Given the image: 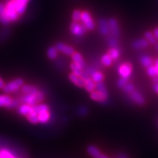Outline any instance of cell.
<instances>
[{"instance_id":"cell-1","label":"cell","mask_w":158,"mask_h":158,"mask_svg":"<svg viewBox=\"0 0 158 158\" xmlns=\"http://www.w3.org/2000/svg\"><path fill=\"white\" fill-rule=\"evenodd\" d=\"M33 108L37 114L39 123L45 124L51 118V113L48 106L45 104H37L33 106Z\"/></svg>"},{"instance_id":"cell-2","label":"cell","mask_w":158,"mask_h":158,"mask_svg":"<svg viewBox=\"0 0 158 158\" xmlns=\"http://www.w3.org/2000/svg\"><path fill=\"white\" fill-rule=\"evenodd\" d=\"M45 95L44 92L43 91L40 90L35 94H24L21 98V100L24 104L29 105L31 106H34L43 101V100L45 99Z\"/></svg>"},{"instance_id":"cell-3","label":"cell","mask_w":158,"mask_h":158,"mask_svg":"<svg viewBox=\"0 0 158 158\" xmlns=\"http://www.w3.org/2000/svg\"><path fill=\"white\" fill-rule=\"evenodd\" d=\"M28 1L29 0H10L5 5V7L17 12L19 15H21L24 13Z\"/></svg>"},{"instance_id":"cell-4","label":"cell","mask_w":158,"mask_h":158,"mask_svg":"<svg viewBox=\"0 0 158 158\" xmlns=\"http://www.w3.org/2000/svg\"><path fill=\"white\" fill-rule=\"evenodd\" d=\"M23 85V80L22 78H15L7 84H5L3 88V91L7 94L13 93L22 87Z\"/></svg>"},{"instance_id":"cell-5","label":"cell","mask_w":158,"mask_h":158,"mask_svg":"<svg viewBox=\"0 0 158 158\" xmlns=\"http://www.w3.org/2000/svg\"><path fill=\"white\" fill-rule=\"evenodd\" d=\"M133 64L130 62H125L122 63L118 67V73L121 78L129 79L130 77L131 76L132 73H133Z\"/></svg>"},{"instance_id":"cell-6","label":"cell","mask_w":158,"mask_h":158,"mask_svg":"<svg viewBox=\"0 0 158 158\" xmlns=\"http://www.w3.org/2000/svg\"><path fill=\"white\" fill-rule=\"evenodd\" d=\"M70 31L71 34L77 37H81L88 31L87 29L81 23L73 21H72L70 25Z\"/></svg>"},{"instance_id":"cell-7","label":"cell","mask_w":158,"mask_h":158,"mask_svg":"<svg viewBox=\"0 0 158 158\" xmlns=\"http://www.w3.org/2000/svg\"><path fill=\"white\" fill-rule=\"evenodd\" d=\"M81 22L83 25L87 29L88 31H92L95 28V23L92 19V15L87 10L82 11L81 14Z\"/></svg>"},{"instance_id":"cell-8","label":"cell","mask_w":158,"mask_h":158,"mask_svg":"<svg viewBox=\"0 0 158 158\" xmlns=\"http://www.w3.org/2000/svg\"><path fill=\"white\" fill-rule=\"evenodd\" d=\"M108 21V24H109L110 35L111 36L116 37V38L119 39L120 37H121L122 32L117 19H116L115 18H110Z\"/></svg>"},{"instance_id":"cell-9","label":"cell","mask_w":158,"mask_h":158,"mask_svg":"<svg viewBox=\"0 0 158 158\" xmlns=\"http://www.w3.org/2000/svg\"><path fill=\"white\" fill-rule=\"evenodd\" d=\"M18 106L17 100H13L7 94H0V108H12Z\"/></svg>"},{"instance_id":"cell-10","label":"cell","mask_w":158,"mask_h":158,"mask_svg":"<svg viewBox=\"0 0 158 158\" xmlns=\"http://www.w3.org/2000/svg\"><path fill=\"white\" fill-rule=\"evenodd\" d=\"M59 52H61L62 54L66 55V56H70L75 52V49L72 46L69 45L66 43L58 42L54 45Z\"/></svg>"},{"instance_id":"cell-11","label":"cell","mask_w":158,"mask_h":158,"mask_svg":"<svg viewBox=\"0 0 158 158\" xmlns=\"http://www.w3.org/2000/svg\"><path fill=\"white\" fill-rule=\"evenodd\" d=\"M99 31L102 36L107 37L110 35V29L108 21L105 18H101L98 21Z\"/></svg>"},{"instance_id":"cell-12","label":"cell","mask_w":158,"mask_h":158,"mask_svg":"<svg viewBox=\"0 0 158 158\" xmlns=\"http://www.w3.org/2000/svg\"><path fill=\"white\" fill-rule=\"evenodd\" d=\"M149 43L147 42V40L145 38H138L135 39V40H133L131 43L132 48L135 50L140 51L143 50L149 47Z\"/></svg>"},{"instance_id":"cell-13","label":"cell","mask_w":158,"mask_h":158,"mask_svg":"<svg viewBox=\"0 0 158 158\" xmlns=\"http://www.w3.org/2000/svg\"><path fill=\"white\" fill-rule=\"evenodd\" d=\"M129 95L130 99H131L134 102H135L136 104H138V106H143V105L145 104V98H144V97L138 91L135 89L133 92H131Z\"/></svg>"},{"instance_id":"cell-14","label":"cell","mask_w":158,"mask_h":158,"mask_svg":"<svg viewBox=\"0 0 158 158\" xmlns=\"http://www.w3.org/2000/svg\"><path fill=\"white\" fill-rule=\"evenodd\" d=\"M68 78L71 82L76 86L79 88H84V80L81 76H78L73 73H70L68 75Z\"/></svg>"},{"instance_id":"cell-15","label":"cell","mask_w":158,"mask_h":158,"mask_svg":"<svg viewBox=\"0 0 158 158\" xmlns=\"http://www.w3.org/2000/svg\"><path fill=\"white\" fill-rule=\"evenodd\" d=\"M71 59H72V62L76 63V64H78L79 66H81L83 69H84L86 66V61L84 58V56H82L80 53L78 51H75V52L71 55Z\"/></svg>"},{"instance_id":"cell-16","label":"cell","mask_w":158,"mask_h":158,"mask_svg":"<svg viewBox=\"0 0 158 158\" xmlns=\"http://www.w3.org/2000/svg\"><path fill=\"white\" fill-rule=\"evenodd\" d=\"M90 98L94 101L100 102V103H106L108 101V99L105 97L102 93H100L98 91H93L90 93Z\"/></svg>"},{"instance_id":"cell-17","label":"cell","mask_w":158,"mask_h":158,"mask_svg":"<svg viewBox=\"0 0 158 158\" xmlns=\"http://www.w3.org/2000/svg\"><path fill=\"white\" fill-rule=\"evenodd\" d=\"M140 63L144 68L147 69L150 66H152L154 65V60L152 57H151L147 54H143L140 56L139 58Z\"/></svg>"},{"instance_id":"cell-18","label":"cell","mask_w":158,"mask_h":158,"mask_svg":"<svg viewBox=\"0 0 158 158\" xmlns=\"http://www.w3.org/2000/svg\"><path fill=\"white\" fill-rule=\"evenodd\" d=\"M39 91L36 86L31 84H23L21 87V92L24 94H35Z\"/></svg>"},{"instance_id":"cell-19","label":"cell","mask_w":158,"mask_h":158,"mask_svg":"<svg viewBox=\"0 0 158 158\" xmlns=\"http://www.w3.org/2000/svg\"><path fill=\"white\" fill-rule=\"evenodd\" d=\"M121 48L120 47H116V48H110L107 51V54L111 58L114 62L117 61L120 56H121Z\"/></svg>"},{"instance_id":"cell-20","label":"cell","mask_w":158,"mask_h":158,"mask_svg":"<svg viewBox=\"0 0 158 158\" xmlns=\"http://www.w3.org/2000/svg\"><path fill=\"white\" fill-rule=\"evenodd\" d=\"M87 92H92L93 91L96 89V83L94 82L91 78H88L84 80V87Z\"/></svg>"},{"instance_id":"cell-21","label":"cell","mask_w":158,"mask_h":158,"mask_svg":"<svg viewBox=\"0 0 158 158\" xmlns=\"http://www.w3.org/2000/svg\"><path fill=\"white\" fill-rule=\"evenodd\" d=\"M106 43H107V45L109 47V48L119 47V39L116 38V37L109 35L108 36L106 37Z\"/></svg>"},{"instance_id":"cell-22","label":"cell","mask_w":158,"mask_h":158,"mask_svg":"<svg viewBox=\"0 0 158 158\" xmlns=\"http://www.w3.org/2000/svg\"><path fill=\"white\" fill-rule=\"evenodd\" d=\"M87 152L89 154V155L92 156L93 158H99L102 154L101 151L98 147L93 145L89 146L87 147Z\"/></svg>"},{"instance_id":"cell-23","label":"cell","mask_w":158,"mask_h":158,"mask_svg":"<svg viewBox=\"0 0 158 158\" xmlns=\"http://www.w3.org/2000/svg\"><path fill=\"white\" fill-rule=\"evenodd\" d=\"M31 110H32V106H29V105L23 103L19 107L18 111H19V113L21 114V115L27 116L31 111Z\"/></svg>"},{"instance_id":"cell-24","label":"cell","mask_w":158,"mask_h":158,"mask_svg":"<svg viewBox=\"0 0 158 158\" xmlns=\"http://www.w3.org/2000/svg\"><path fill=\"white\" fill-rule=\"evenodd\" d=\"M90 78L94 81V83H99V82H102L104 81L105 76L101 71H99L96 70L92 73V75H91Z\"/></svg>"},{"instance_id":"cell-25","label":"cell","mask_w":158,"mask_h":158,"mask_svg":"<svg viewBox=\"0 0 158 158\" xmlns=\"http://www.w3.org/2000/svg\"><path fill=\"white\" fill-rule=\"evenodd\" d=\"M70 68L71 71H72L71 73H73L76 75H78V76H82L83 70H84V69H83L81 66H79L78 64L71 62L70 63Z\"/></svg>"},{"instance_id":"cell-26","label":"cell","mask_w":158,"mask_h":158,"mask_svg":"<svg viewBox=\"0 0 158 158\" xmlns=\"http://www.w3.org/2000/svg\"><path fill=\"white\" fill-rule=\"evenodd\" d=\"M96 89L98 92H100V93H102L105 97L108 98L109 94H108V92L107 88H106V84H104L103 81L102 82H99L96 84Z\"/></svg>"},{"instance_id":"cell-27","label":"cell","mask_w":158,"mask_h":158,"mask_svg":"<svg viewBox=\"0 0 158 158\" xmlns=\"http://www.w3.org/2000/svg\"><path fill=\"white\" fill-rule=\"evenodd\" d=\"M113 62L114 61L112 60L111 58L107 54H103L101 56V58H100V63L104 67H107V68L110 67L113 64Z\"/></svg>"},{"instance_id":"cell-28","label":"cell","mask_w":158,"mask_h":158,"mask_svg":"<svg viewBox=\"0 0 158 158\" xmlns=\"http://www.w3.org/2000/svg\"><path fill=\"white\" fill-rule=\"evenodd\" d=\"M26 118H27V119L28 120L30 123L33 124H36L39 123L38 118H37V114L36 112H35L34 108H33V106H32V110H31V111L28 114V115L26 116Z\"/></svg>"},{"instance_id":"cell-29","label":"cell","mask_w":158,"mask_h":158,"mask_svg":"<svg viewBox=\"0 0 158 158\" xmlns=\"http://www.w3.org/2000/svg\"><path fill=\"white\" fill-rule=\"evenodd\" d=\"M58 52L55 46H50L47 50V56L51 60H54L58 57Z\"/></svg>"},{"instance_id":"cell-30","label":"cell","mask_w":158,"mask_h":158,"mask_svg":"<svg viewBox=\"0 0 158 158\" xmlns=\"http://www.w3.org/2000/svg\"><path fill=\"white\" fill-rule=\"evenodd\" d=\"M144 38L147 40V41L149 44L155 45L157 43V39L154 36L152 31H147L144 33Z\"/></svg>"},{"instance_id":"cell-31","label":"cell","mask_w":158,"mask_h":158,"mask_svg":"<svg viewBox=\"0 0 158 158\" xmlns=\"http://www.w3.org/2000/svg\"><path fill=\"white\" fill-rule=\"evenodd\" d=\"M82 11L79 9H76L73 11L72 13V21L73 22H80L81 19Z\"/></svg>"},{"instance_id":"cell-32","label":"cell","mask_w":158,"mask_h":158,"mask_svg":"<svg viewBox=\"0 0 158 158\" xmlns=\"http://www.w3.org/2000/svg\"><path fill=\"white\" fill-rule=\"evenodd\" d=\"M0 158H16L9 150L3 149L0 150Z\"/></svg>"},{"instance_id":"cell-33","label":"cell","mask_w":158,"mask_h":158,"mask_svg":"<svg viewBox=\"0 0 158 158\" xmlns=\"http://www.w3.org/2000/svg\"><path fill=\"white\" fill-rule=\"evenodd\" d=\"M122 89H123V91L126 94H130L131 92H133V91L135 90V86H134L133 84H132V83H130L129 81L124 85V86L122 88Z\"/></svg>"},{"instance_id":"cell-34","label":"cell","mask_w":158,"mask_h":158,"mask_svg":"<svg viewBox=\"0 0 158 158\" xmlns=\"http://www.w3.org/2000/svg\"><path fill=\"white\" fill-rule=\"evenodd\" d=\"M147 73L148 76L151 78H153L156 76H157V70H156V68L155 65H152V66H150L149 68H147Z\"/></svg>"},{"instance_id":"cell-35","label":"cell","mask_w":158,"mask_h":158,"mask_svg":"<svg viewBox=\"0 0 158 158\" xmlns=\"http://www.w3.org/2000/svg\"><path fill=\"white\" fill-rule=\"evenodd\" d=\"M10 35V31L8 29H4V30L0 31V41L5 40Z\"/></svg>"},{"instance_id":"cell-36","label":"cell","mask_w":158,"mask_h":158,"mask_svg":"<svg viewBox=\"0 0 158 158\" xmlns=\"http://www.w3.org/2000/svg\"><path fill=\"white\" fill-rule=\"evenodd\" d=\"M127 82H129V79L121 78V77H120V78H118V80L117 81V86L119 89H122L124 86V85L127 84Z\"/></svg>"},{"instance_id":"cell-37","label":"cell","mask_w":158,"mask_h":158,"mask_svg":"<svg viewBox=\"0 0 158 158\" xmlns=\"http://www.w3.org/2000/svg\"><path fill=\"white\" fill-rule=\"evenodd\" d=\"M5 5H4L2 2H0V17H5ZM9 21V20H8Z\"/></svg>"},{"instance_id":"cell-38","label":"cell","mask_w":158,"mask_h":158,"mask_svg":"<svg viewBox=\"0 0 158 158\" xmlns=\"http://www.w3.org/2000/svg\"><path fill=\"white\" fill-rule=\"evenodd\" d=\"M78 114H80L81 116L86 115V114H87V108L82 106V107H81L78 109Z\"/></svg>"},{"instance_id":"cell-39","label":"cell","mask_w":158,"mask_h":158,"mask_svg":"<svg viewBox=\"0 0 158 158\" xmlns=\"http://www.w3.org/2000/svg\"><path fill=\"white\" fill-rule=\"evenodd\" d=\"M152 33H153L154 36L155 37V38L157 39V40L158 41V27H155V28L153 29Z\"/></svg>"},{"instance_id":"cell-40","label":"cell","mask_w":158,"mask_h":158,"mask_svg":"<svg viewBox=\"0 0 158 158\" xmlns=\"http://www.w3.org/2000/svg\"><path fill=\"white\" fill-rule=\"evenodd\" d=\"M5 83L3 81V79L0 77V89H3L4 86H5Z\"/></svg>"},{"instance_id":"cell-41","label":"cell","mask_w":158,"mask_h":158,"mask_svg":"<svg viewBox=\"0 0 158 158\" xmlns=\"http://www.w3.org/2000/svg\"><path fill=\"white\" fill-rule=\"evenodd\" d=\"M154 65L156 68V70H157V76H158V58L156 59L155 61H154Z\"/></svg>"},{"instance_id":"cell-42","label":"cell","mask_w":158,"mask_h":158,"mask_svg":"<svg viewBox=\"0 0 158 158\" xmlns=\"http://www.w3.org/2000/svg\"><path fill=\"white\" fill-rule=\"evenodd\" d=\"M152 88H153L154 91H155L156 93L158 94V84H154L153 86H152Z\"/></svg>"},{"instance_id":"cell-43","label":"cell","mask_w":158,"mask_h":158,"mask_svg":"<svg viewBox=\"0 0 158 158\" xmlns=\"http://www.w3.org/2000/svg\"><path fill=\"white\" fill-rule=\"evenodd\" d=\"M152 82L154 84H158V76H156L153 78H152Z\"/></svg>"},{"instance_id":"cell-44","label":"cell","mask_w":158,"mask_h":158,"mask_svg":"<svg viewBox=\"0 0 158 158\" xmlns=\"http://www.w3.org/2000/svg\"><path fill=\"white\" fill-rule=\"evenodd\" d=\"M155 50L157 51V53H158V42L155 45Z\"/></svg>"}]
</instances>
